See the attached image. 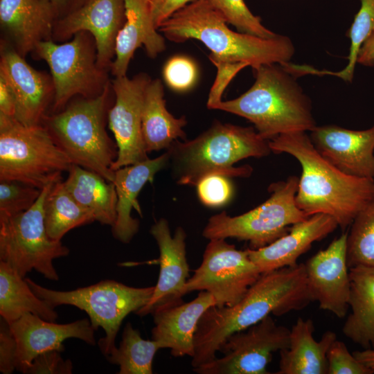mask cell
Returning <instances> with one entry per match:
<instances>
[{
	"label": "cell",
	"mask_w": 374,
	"mask_h": 374,
	"mask_svg": "<svg viewBox=\"0 0 374 374\" xmlns=\"http://www.w3.org/2000/svg\"><path fill=\"white\" fill-rule=\"evenodd\" d=\"M314 301L303 263L261 274L243 298L232 306L209 308L195 335L193 368L217 357L227 339L269 315L299 311Z\"/></svg>",
	"instance_id": "obj_1"
},
{
	"label": "cell",
	"mask_w": 374,
	"mask_h": 374,
	"mask_svg": "<svg viewBox=\"0 0 374 374\" xmlns=\"http://www.w3.org/2000/svg\"><path fill=\"white\" fill-rule=\"evenodd\" d=\"M272 152L292 155L302 168L295 197L308 216H332L344 230L358 213L374 199V178L347 175L324 159L306 132L283 134L269 141Z\"/></svg>",
	"instance_id": "obj_2"
},
{
	"label": "cell",
	"mask_w": 374,
	"mask_h": 374,
	"mask_svg": "<svg viewBox=\"0 0 374 374\" xmlns=\"http://www.w3.org/2000/svg\"><path fill=\"white\" fill-rule=\"evenodd\" d=\"M227 24L208 0H196L163 21L158 30L177 43L197 39L211 51V55L247 62L253 70L263 64L289 62L295 53L287 36L262 38L235 32Z\"/></svg>",
	"instance_id": "obj_3"
},
{
	"label": "cell",
	"mask_w": 374,
	"mask_h": 374,
	"mask_svg": "<svg viewBox=\"0 0 374 374\" xmlns=\"http://www.w3.org/2000/svg\"><path fill=\"white\" fill-rule=\"evenodd\" d=\"M253 71V85L239 97L222 101L216 109L247 119L267 141L317 126L310 98L282 64H263Z\"/></svg>",
	"instance_id": "obj_4"
},
{
	"label": "cell",
	"mask_w": 374,
	"mask_h": 374,
	"mask_svg": "<svg viewBox=\"0 0 374 374\" xmlns=\"http://www.w3.org/2000/svg\"><path fill=\"white\" fill-rule=\"evenodd\" d=\"M167 151L176 182L189 186H196L211 175L249 177L253 171L251 166L233 165L246 158H260L271 152L269 141L254 127L219 121L192 140L175 141Z\"/></svg>",
	"instance_id": "obj_5"
},
{
	"label": "cell",
	"mask_w": 374,
	"mask_h": 374,
	"mask_svg": "<svg viewBox=\"0 0 374 374\" xmlns=\"http://www.w3.org/2000/svg\"><path fill=\"white\" fill-rule=\"evenodd\" d=\"M110 84L99 96L73 102L64 109L46 115L42 124L73 164L93 171L113 182L112 166L118 148L105 130Z\"/></svg>",
	"instance_id": "obj_6"
},
{
	"label": "cell",
	"mask_w": 374,
	"mask_h": 374,
	"mask_svg": "<svg viewBox=\"0 0 374 374\" xmlns=\"http://www.w3.org/2000/svg\"><path fill=\"white\" fill-rule=\"evenodd\" d=\"M73 164L42 123L26 126L0 114V181L42 189L62 179Z\"/></svg>",
	"instance_id": "obj_7"
},
{
	"label": "cell",
	"mask_w": 374,
	"mask_h": 374,
	"mask_svg": "<svg viewBox=\"0 0 374 374\" xmlns=\"http://www.w3.org/2000/svg\"><path fill=\"white\" fill-rule=\"evenodd\" d=\"M299 179L292 175L271 184L269 197L245 213L230 216L222 211L211 216L202 235L208 240L231 238L248 241L252 249L269 245L285 235L292 224L310 217L296 204Z\"/></svg>",
	"instance_id": "obj_8"
},
{
	"label": "cell",
	"mask_w": 374,
	"mask_h": 374,
	"mask_svg": "<svg viewBox=\"0 0 374 374\" xmlns=\"http://www.w3.org/2000/svg\"><path fill=\"white\" fill-rule=\"evenodd\" d=\"M25 279L34 293L51 306L69 305L87 312L92 327L105 330L98 346L105 357L116 347L115 340L123 319L145 306L154 290V286L134 287L105 280L71 291H57Z\"/></svg>",
	"instance_id": "obj_9"
},
{
	"label": "cell",
	"mask_w": 374,
	"mask_h": 374,
	"mask_svg": "<svg viewBox=\"0 0 374 374\" xmlns=\"http://www.w3.org/2000/svg\"><path fill=\"white\" fill-rule=\"evenodd\" d=\"M33 53L49 66L55 89L54 112L62 110L73 97H96L111 84L108 71L98 64L96 44L89 32H78L64 43L40 42Z\"/></svg>",
	"instance_id": "obj_10"
},
{
	"label": "cell",
	"mask_w": 374,
	"mask_h": 374,
	"mask_svg": "<svg viewBox=\"0 0 374 374\" xmlns=\"http://www.w3.org/2000/svg\"><path fill=\"white\" fill-rule=\"evenodd\" d=\"M53 182L42 189L39 198L28 211L0 217V261L9 265L23 278L35 269L46 278L57 280L59 276L53 261L69 253V248L61 240L50 238L45 229L44 204Z\"/></svg>",
	"instance_id": "obj_11"
},
{
	"label": "cell",
	"mask_w": 374,
	"mask_h": 374,
	"mask_svg": "<svg viewBox=\"0 0 374 374\" xmlns=\"http://www.w3.org/2000/svg\"><path fill=\"white\" fill-rule=\"evenodd\" d=\"M261 273L247 249H238L225 239H212L206 247L202 260L187 280L186 294L206 291L217 307L238 303Z\"/></svg>",
	"instance_id": "obj_12"
},
{
	"label": "cell",
	"mask_w": 374,
	"mask_h": 374,
	"mask_svg": "<svg viewBox=\"0 0 374 374\" xmlns=\"http://www.w3.org/2000/svg\"><path fill=\"white\" fill-rule=\"evenodd\" d=\"M290 333L269 315L231 335L222 347V357L193 369L199 374H267L273 353L288 348Z\"/></svg>",
	"instance_id": "obj_13"
},
{
	"label": "cell",
	"mask_w": 374,
	"mask_h": 374,
	"mask_svg": "<svg viewBox=\"0 0 374 374\" xmlns=\"http://www.w3.org/2000/svg\"><path fill=\"white\" fill-rule=\"evenodd\" d=\"M151 80L144 73L111 81L114 104L107 112L109 127L118 148L113 171L149 159L142 134V114L146 87Z\"/></svg>",
	"instance_id": "obj_14"
},
{
	"label": "cell",
	"mask_w": 374,
	"mask_h": 374,
	"mask_svg": "<svg viewBox=\"0 0 374 374\" xmlns=\"http://www.w3.org/2000/svg\"><path fill=\"white\" fill-rule=\"evenodd\" d=\"M125 20L124 0H87L55 20L52 40L61 43L78 32H89L95 39L98 66L109 71L115 57L117 35Z\"/></svg>",
	"instance_id": "obj_15"
},
{
	"label": "cell",
	"mask_w": 374,
	"mask_h": 374,
	"mask_svg": "<svg viewBox=\"0 0 374 374\" xmlns=\"http://www.w3.org/2000/svg\"><path fill=\"white\" fill-rule=\"evenodd\" d=\"M12 46L1 42L0 77L12 90L17 100L15 118L26 126L42 123L55 89L51 75L33 68Z\"/></svg>",
	"instance_id": "obj_16"
},
{
	"label": "cell",
	"mask_w": 374,
	"mask_h": 374,
	"mask_svg": "<svg viewBox=\"0 0 374 374\" xmlns=\"http://www.w3.org/2000/svg\"><path fill=\"white\" fill-rule=\"evenodd\" d=\"M150 233L159 250V274L150 301L135 312L140 317L183 302L189 278L184 229L179 226L172 235L168 222L161 218L151 226Z\"/></svg>",
	"instance_id": "obj_17"
},
{
	"label": "cell",
	"mask_w": 374,
	"mask_h": 374,
	"mask_svg": "<svg viewBox=\"0 0 374 374\" xmlns=\"http://www.w3.org/2000/svg\"><path fill=\"white\" fill-rule=\"evenodd\" d=\"M348 232L335 239L305 264L308 285L319 308L344 317L349 308L350 280L347 264Z\"/></svg>",
	"instance_id": "obj_18"
},
{
	"label": "cell",
	"mask_w": 374,
	"mask_h": 374,
	"mask_svg": "<svg viewBox=\"0 0 374 374\" xmlns=\"http://www.w3.org/2000/svg\"><path fill=\"white\" fill-rule=\"evenodd\" d=\"M9 325L17 342L16 369L23 373L37 355L51 350L63 351L62 344L67 339L96 344V330L86 319L59 324L27 313Z\"/></svg>",
	"instance_id": "obj_19"
},
{
	"label": "cell",
	"mask_w": 374,
	"mask_h": 374,
	"mask_svg": "<svg viewBox=\"0 0 374 374\" xmlns=\"http://www.w3.org/2000/svg\"><path fill=\"white\" fill-rule=\"evenodd\" d=\"M310 138L318 152L341 172L374 178V125L363 130L317 125Z\"/></svg>",
	"instance_id": "obj_20"
},
{
	"label": "cell",
	"mask_w": 374,
	"mask_h": 374,
	"mask_svg": "<svg viewBox=\"0 0 374 374\" xmlns=\"http://www.w3.org/2000/svg\"><path fill=\"white\" fill-rule=\"evenodd\" d=\"M338 226L332 216L316 213L292 224L285 235L269 245L247 251L261 274L294 266L312 243L323 239Z\"/></svg>",
	"instance_id": "obj_21"
},
{
	"label": "cell",
	"mask_w": 374,
	"mask_h": 374,
	"mask_svg": "<svg viewBox=\"0 0 374 374\" xmlns=\"http://www.w3.org/2000/svg\"><path fill=\"white\" fill-rule=\"evenodd\" d=\"M215 305V300L209 292L200 291L197 297L188 303L183 301L154 310L152 313L154 323L152 339L159 344L161 349H170L174 357L192 358L199 319L209 308Z\"/></svg>",
	"instance_id": "obj_22"
},
{
	"label": "cell",
	"mask_w": 374,
	"mask_h": 374,
	"mask_svg": "<svg viewBox=\"0 0 374 374\" xmlns=\"http://www.w3.org/2000/svg\"><path fill=\"white\" fill-rule=\"evenodd\" d=\"M55 17L43 0H0L1 31L22 57L40 42L52 39Z\"/></svg>",
	"instance_id": "obj_23"
},
{
	"label": "cell",
	"mask_w": 374,
	"mask_h": 374,
	"mask_svg": "<svg viewBox=\"0 0 374 374\" xmlns=\"http://www.w3.org/2000/svg\"><path fill=\"white\" fill-rule=\"evenodd\" d=\"M169 163L166 150L154 159L126 166L114 170L113 183L117 194V217L112 226L113 236L120 242L129 243L137 233L139 222L132 217V208L142 215L137 197L148 182H152L154 175Z\"/></svg>",
	"instance_id": "obj_24"
},
{
	"label": "cell",
	"mask_w": 374,
	"mask_h": 374,
	"mask_svg": "<svg viewBox=\"0 0 374 374\" xmlns=\"http://www.w3.org/2000/svg\"><path fill=\"white\" fill-rule=\"evenodd\" d=\"M124 4L125 20L117 35L110 67L114 77L126 75L134 52L141 46L151 58L166 49L165 39L152 21L149 0H124Z\"/></svg>",
	"instance_id": "obj_25"
},
{
	"label": "cell",
	"mask_w": 374,
	"mask_h": 374,
	"mask_svg": "<svg viewBox=\"0 0 374 374\" xmlns=\"http://www.w3.org/2000/svg\"><path fill=\"white\" fill-rule=\"evenodd\" d=\"M314 330L311 319H297L290 329L288 348L279 351L276 374H328L327 353L337 335L327 330L317 341L313 337Z\"/></svg>",
	"instance_id": "obj_26"
},
{
	"label": "cell",
	"mask_w": 374,
	"mask_h": 374,
	"mask_svg": "<svg viewBox=\"0 0 374 374\" xmlns=\"http://www.w3.org/2000/svg\"><path fill=\"white\" fill-rule=\"evenodd\" d=\"M351 312L342 332L364 349L374 348V267L357 265L349 268Z\"/></svg>",
	"instance_id": "obj_27"
},
{
	"label": "cell",
	"mask_w": 374,
	"mask_h": 374,
	"mask_svg": "<svg viewBox=\"0 0 374 374\" xmlns=\"http://www.w3.org/2000/svg\"><path fill=\"white\" fill-rule=\"evenodd\" d=\"M186 123L185 116L175 118L168 111L161 80H151L145 89L142 114V134L148 153L167 150L179 139L186 140Z\"/></svg>",
	"instance_id": "obj_28"
},
{
	"label": "cell",
	"mask_w": 374,
	"mask_h": 374,
	"mask_svg": "<svg viewBox=\"0 0 374 374\" xmlns=\"http://www.w3.org/2000/svg\"><path fill=\"white\" fill-rule=\"evenodd\" d=\"M68 172L64 184L71 195L92 212L96 221L112 226L117 217V194L114 183L75 164Z\"/></svg>",
	"instance_id": "obj_29"
},
{
	"label": "cell",
	"mask_w": 374,
	"mask_h": 374,
	"mask_svg": "<svg viewBox=\"0 0 374 374\" xmlns=\"http://www.w3.org/2000/svg\"><path fill=\"white\" fill-rule=\"evenodd\" d=\"M31 313L51 321L58 317L55 308L39 298L25 278L0 261V314L8 323Z\"/></svg>",
	"instance_id": "obj_30"
},
{
	"label": "cell",
	"mask_w": 374,
	"mask_h": 374,
	"mask_svg": "<svg viewBox=\"0 0 374 374\" xmlns=\"http://www.w3.org/2000/svg\"><path fill=\"white\" fill-rule=\"evenodd\" d=\"M44 219L46 233L54 240H61L70 230L96 221L92 212L71 195L62 179L53 182L46 197Z\"/></svg>",
	"instance_id": "obj_31"
},
{
	"label": "cell",
	"mask_w": 374,
	"mask_h": 374,
	"mask_svg": "<svg viewBox=\"0 0 374 374\" xmlns=\"http://www.w3.org/2000/svg\"><path fill=\"white\" fill-rule=\"evenodd\" d=\"M160 349L156 341L143 339L139 331L128 322L119 346L106 357L112 364L119 366V374H152L153 359Z\"/></svg>",
	"instance_id": "obj_32"
},
{
	"label": "cell",
	"mask_w": 374,
	"mask_h": 374,
	"mask_svg": "<svg viewBox=\"0 0 374 374\" xmlns=\"http://www.w3.org/2000/svg\"><path fill=\"white\" fill-rule=\"evenodd\" d=\"M347 264L374 267V199L366 204L350 224L347 237Z\"/></svg>",
	"instance_id": "obj_33"
},
{
	"label": "cell",
	"mask_w": 374,
	"mask_h": 374,
	"mask_svg": "<svg viewBox=\"0 0 374 374\" xmlns=\"http://www.w3.org/2000/svg\"><path fill=\"white\" fill-rule=\"evenodd\" d=\"M360 8L348 30L350 46L347 57V65L339 71L317 70V75H331L344 81L352 82L359 49L370 34L374 31V0H360Z\"/></svg>",
	"instance_id": "obj_34"
},
{
	"label": "cell",
	"mask_w": 374,
	"mask_h": 374,
	"mask_svg": "<svg viewBox=\"0 0 374 374\" xmlns=\"http://www.w3.org/2000/svg\"><path fill=\"white\" fill-rule=\"evenodd\" d=\"M208 1L226 22L239 32L262 38H272L278 35L262 25L260 18L250 11L244 0Z\"/></svg>",
	"instance_id": "obj_35"
},
{
	"label": "cell",
	"mask_w": 374,
	"mask_h": 374,
	"mask_svg": "<svg viewBox=\"0 0 374 374\" xmlns=\"http://www.w3.org/2000/svg\"><path fill=\"white\" fill-rule=\"evenodd\" d=\"M42 189L18 181H0V217L11 216L30 209Z\"/></svg>",
	"instance_id": "obj_36"
},
{
	"label": "cell",
	"mask_w": 374,
	"mask_h": 374,
	"mask_svg": "<svg viewBox=\"0 0 374 374\" xmlns=\"http://www.w3.org/2000/svg\"><path fill=\"white\" fill-rule=\"evenodd\" d=\"M198 68L195 61L185 55H175L165 63L163 78L172 90L184 92L191 89L197 81Z\"/></svg>",
	"instance_id": "obj_37"
},
{
	"label": "cell",
	"mask_w": 374,
	"mask_h": 374,
	"mask_svg": "<svg viewBox=\"0 0 374 374\" xmlns=\"http://www.w3.org/2000/svg\"><path fill=\"white\" fill-rule=\"evenodd\" d=\"M229 177L211 175L202 179L196 185L201 202L209 207H219L228 203L233 194Z\"/></svg>",
	"instance_id": "obj_38"
},
{
	"label": "cell",
	"mask_w": 374,
	"mask_h": 374,
	"mask_svg": "<svg viewBox=\"0 0 374 374\" xmlns=\"http://www.w3.org/2000/svg\"><path fill=\"white\" fill-rule=\"evenodd\" d=\"M208 58L216 66L217 75L208 93L207 107L210 109H216L217 105L222 101L223 92L232 79L240 70L249 65L247 62L222 60L211 54Z\"/></svg>",
	"instance_id": "obj_39"
},
{
	"label": "cell",
	"mask_w": 374,
	"mask_h": 374,
	"mask_svg": "<svg viewBox=\"0 0 374 374\" xmlns=\"http://www.w3.org/2000/svg\"><path fill=\"white\" fill-rule=\"evenodd\" d=\"M328 374H373V372L358 361L346 344L337 339L331 344L328 353Z\"/></svg>",
	"instance_id": "obj_40"
},
{
	"label": "cell",
	"mask_w": 374,
	"mask_h": 374,
	"mask_svg": "<svg viewBox=\"0 0 374 374\" xmlns=\"http://www.w3.org/2000/svg\"><path fill=\"white\" fill-rule=\"evenodd\" d=\"M60 351L51 350L37 355L31 362L28 374H71L73 365L69 359L64 360Z\"/></svg>",
	"instance_id": "obj_41"
},
{
	"label": "cell",
	"mask_w": 374,
	"mask_h": 374,
	"mask_svg": "<svg viewBox=\"0 0 374 374\" xmlns=\"http://www.w3.org/2000/svg\"><path fill=\"white\" fill-rule=\"evenodd\" d=\"M17 342L9 323H0V371L10 374L16 369Z\"/></svg>",
	"instance_id": "obj_42"
},
{
	"label": "cell",
	"mask_w": 374,
	"mask_h": 374,
	"mask_svg": "<svg viewBox=\"0 0 374 374\" xmlns=\"http://www.w3.org/2000/svg\"><path fill=\"white\" fill-rule=\"evenodd\" d=\"M196 0H149L152 21L157 28L173 14Z\"/></svg>",
	"instance_id": "obj_43"
},
{
	"label": "cell",
	"mask_w": 374,
	"mask_h": 374,
	"mask_svg": "<svg viewBox=\"0 0 374 374\" xmlns=\"http://www.w3.org/2000/svg\"><path fill=\"white\" fill-rule=\"evenodd\" d=\"M16 111L15 96L7 82L0 77V114L15 118Z\"/></svg>",
	"instance_id": "obj_44"
},
{
	"label": "cell",
	"mask_w": 374,
	"mask_h": 374,
	"mask_svg": "<svg viewBox=\"0 0 374 374\" xmlns=\"http://www.w3.org/2000/svg\"><path fill=\"white\" fill-rule=\"evenodd\" d=\"M51 8L55 20L78 8L87 0H43Z\"/></svg>",
	"instance_id": "obj_45"
},
{
	"label": "cell",
	"mask_w": 374,
	"mask_h": 374,
	"mask_svg": "<svg viewBox=\"0 0 374 374\" xmlns=\"http://www.w3.org/2000/svg\"><path fill=\"white\" fill-rule=\"evenodd\" d=\"M357 63L364 66H374V31L362 44L359 51Z\"/></svg>",
	"instance_id": "obj_46"
},
{
	"label": "cell",
	"mask_w": 374,
	"mask_h": 374,
	"mask_svg": "<svg viewBox=\"0 0 374 374\" xmlns=\"http://www.w3.org/2000/svg\"><path fill=\"white\" fill-rule=\"evenodd\" d=\"M355 357L374 373V348H365L353 353Z\"/></svg>",
	"instance_id": "obj_47"
}]
</instances>
